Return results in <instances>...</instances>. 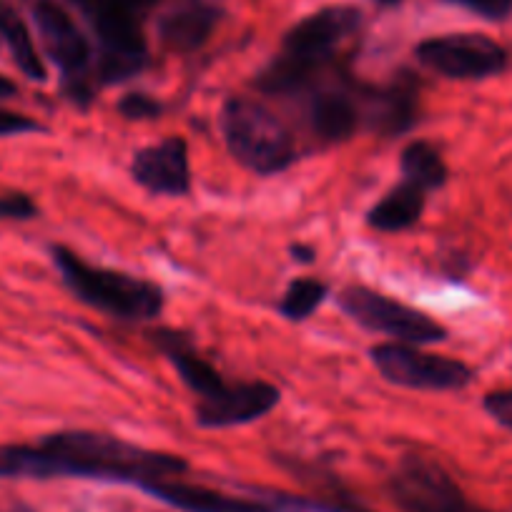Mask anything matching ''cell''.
<instances>
[{
	"mask_svg": "<svg viewBox=\"0 0 512 512\" xmlns=\"http://www.w3.org/2000/svg\"><path fill=\"white\" fill-rule=\"evenodd\" d=\"M186 470L184 457L146 450L101 432L68 430L48 435L38 445H0V477L11 480L78 477L146 487Z\"/></svg>",
	"mask_w": 512,
	"mask_h": 512,
	"instance_id": "obj_1",
	"label": "cell"
},
{
	"mask_svg": "<svg viewBox=\"0 0 512 512\" xmlns=\"http://www.w3.org/2000/svg\"><path fill=\"white\" fill-rule=\"evenodd\" d=\"M362 13L352 6H327L299 21L284 36L282 53L254 78L269 96H299L317 86L324 73L339 71V53L357 36Z\"/></svg>",
	"mask_w": 512,
	"mask_h": 512,
	"instance_id": "obj_2",
	"label": "cell"
},
{
	"mask_svg": "<svg viewBox=\"0 0 512 512\" xmlns=\"http://www.w3.org/2000/svg\"><path fill=\"white\" fill-rule=\"evenodd\" d=\"M51 256L73 297L108 317L151 322L164 309V292L149 279L93 267L66 246H51Z\"/></svg>",
	"mask_w": 512,
	"mask_h": 512,
	"instance_id": "obj_3",
	"label": "cell"
},
{
	"mask_svg": "<svg viewBox=\"0 0 512 512\" xmlns=\"http://www.w3.org/2000/svg\"><path fill=\"white\" fill-rule=\"evenodd\" d=\"M221 131L229 154L256 176H274L297 161L294 136L262 101L231 96L221 111Z\"/></svg>",
	"mask_w": 512,
	"mask_h": 512,
	"instance_id": "obj_4",
	"label": "cell"
},
{
	"mask_svg": "<svg viewBox=\"0 0 512 512\" xmlns=\"http://www.w3.org/2000/svg\"><path fill=\"white\" fill-rule=\"evenodd\" d=\"M78 8L98 38L96 81L121 83L134 78L146 66V38L139 13L126 0H66Z\"/></svg>",
	"mask_w": 512,
	"mask_h": 512,
	"instance_id": "obj_5",
	"label": "cell"
},
{
	"mask_svg": "<svg viewBox=\"0 0 512 512\" xmlns=\"http://www.w3.org/2000/svg\"><path fill=\"white\" fill-rule=\"evenodd\" d=\"M337 302L342 312L357 324H362L364 329L390 334L402 344H415L417 347V344L442 342L447 337V329L432 317H427L425 312L397 302V299L384 297L374 289L359 287V284L344 287Z\"/></svg>",
	"mask_w": 512,
	"mask_h": 512,
	"instance_id": "obj_6",
	"label": "cell"
},
{
	"mask_svg": "<svg viewBox=\"0 0 512 512\" xmlns=\"http://www.w3.org/2000/svg\"><path fill=\"white\" fill-rule=\"evenodd\" d=\"M33 23L38 28L48 58L58 66L63 76V88L68 98L78 106H88L93 98L91 86V46L78 31L73 18L58 6L56 0H36Z\"/></svg>",
	"mask_w": 512,
	"mask_h": 512,
	"instance_id": "obj_7",
	"label": "cell"
},
{
	"mask_svg": "<svg viewBox=\"0 0 512 512\" xmlns=\"http://www.w3.org/2000/svg\"><path fill=\"white\" fill-rule=\"evenodd\" d=\"M369 357L387 382L407 387V390H460L472 379V369L465 362L422 352L415 344H377L369 349Z\"/></svg>",
	"mask_w": 512,
	"mask_h": 512,
	"instance_id": "obj_8",
	"label": "cell"
},
{
	"mask_svg": "<svg viewBox=\"0 0 512 512\" xmlns=\"http://www.w3.org/2000/svg\"><path fill=\"white\" fill-rule=\"evenodd\" d=\"M390 495L402 512H485L472 505L437 462L410 455L390 477Z\"/></svg>",
	"mask_w": 512,
	"mask_h": 512,
	"instance_id": "obj_9",
	"label": "cell"
},
{
	"mask_svg": "<svg viewBox=\"0 0 512 512\" xmlns=\"http://www.w3.org/2000/svg\"><path fill=\"white\" fill-rule=\"evenodd\" d=\"M417 61L455 81H480L505 71L507 53L500 43L480 33H450L427 38L415 48Z\"/></svg>",
	"mask_w": 512,
	"mask_h": 512,
	"instance_id": "obj_10",
	"label": "cell"
},
{
	"mask_svg": "<svg viewBox=\"0 0 512 512\" xmlns=\"http://www.w3.org/2000/svg\"><path fill=\"white\" fill-rule=\"evenodd\" d=\"M307 123L324 144L347 141L362 123V86L337 76V81H319L309 88Z\"/></svg>",
	"mask_w": 512,
	"mask_h": 512,
	"instance_id": "obj_11",
	"label": "cell"
},
{
	"mask_svg": "<svg viewBox=\"0 0 512 512\" xmlns=\"http://www.w3.org/2000/svg\"><path fill=\"white\" fill-rule=\"evenodd\" d=\"M420 116V86L402 73L387 86L362 88V123L377 136L392 139L410 131Z\"/></svg>",
	"mask_w": 512,
	"mask_h": 512,
	"instance_id": "obj_12",
	"label": "cell"
},
{
	"mask_svg": "<svg viewBox=\"0 0 512 512\" xmlns=\"http://www.w3.org/2000/svg\"><path fill=\"white\" fill-rule=\"evenodd\" d=\"M131 176L149 194L186 196L191 189L189 144L181 136H169L161 144L136 151Z\"/></svg>",
	"mask_w": 512,
	"mask_h": 512,
	"instance_id": "obj_13",
	"label": "cell"
},
{
	"mask_svg": "<svg viewBox=\"0 0 512 512\" xmlns=\"http://www.w3.org/2000/svg\"><path fill=\"white\" fill-rule=\"evenodd\" d=\"M279 405V390L269 382H234V390L221 402L196 410V422L206 430H224V427L249 425L262 420L264 415Z\"/></svg>",
	"mask_w": 512,
	"mask_h": 512,
	"instance_id": "obj_14",
	"label": "cell"
},
{
	"mask_svg": "<svg viewBox=\"0 0 512 512\" xmlns=\"http://www.w3.org/2000/svg\"><path fill=\"white\" fill-rule=\"evenodd\" d=\"M221 21V11L206 3H194L171 11L159 23V38L169 51L191 53L204 46Z\"/></svg>",
	"mask_w": 512,
	"mask_h": 512,
	"instance_id": "obj_15",
	"label": "cell"
},
{
	"mask_svg": "<svg viewBox=\"0 0 512 512\" xmlns=\"http://www.w3.org/2000/svg\"><path fill=\"white\" fill-rule=\"evenodd\" d=\"M425 196L427 194L420 186L405 181L369 209L367 224L374 231H382V234H397V231L412 229L422 219Z\"/></svg>",
	"mask_w": 512,
	"mask_h": 512,
	"instance_id": "obj_16",
	"label": "cell"
},
{
	"mask_svg": "<svg viewBox=\"0 0 512 512\" xmlns=\"http://www.w3.org/2000/svg\"><path fill=\"white\" fill-rule=\"evenodd\" d=\"M0 38L6 41L8 48H11V56L13 61H16V66L21 68L31 81H46V66H43L41 56H38L36 43H33L31 33H28V26L8 3H3V0H0Z\"/></svg>",
	"mask_w": 512,
	"mask_h": 512,
	"instance_id": "obj_17",
	"label": "cell"
},
{
	"mask_svg": "<svg viewBox=\"0 0 512 512\" xmlns=\"http://www.w3.org/2000/svg\"><path fill=\"white\" fill-rule=\"evenodd\" d=\"M400 169L405 174V181L420 186L422 191L442 189L447 181V166L442 161L440 151L430 144V141H412L405 151H402Z\"/></svg>",
	"mask_w": 512,
	"mask_h": 512,
	"instance_id": "obj_18",
	"label": "cell"
},
{
	"mask_svg": "<svg viewBox=\"0 0 512 512\" xmlns=\"http://www.w3.org/2000/svg\"><path fill=\"white\" fill-rule=\"evenodd\" d=\"M329 287L319 279H294L284 292L282 302H279V312L289 319V322H304L322 307L327 299Z\"/></svg>",
	"mask_w": 512,
	"mask_h": 512,
	"instance_id": "obj_19",
	"label": "cell"
},
{
	"mask_svg": "<svg viewBox=\"0 0 512 512\" xmlns=\"http://www.w3.org/2000/svg\"><path fill=\"white\" fill-rule=\"evenodd\" d=\"M161 111H164V106L149 93H126L118 101V113L128 121H151V118H159Z\"/></svg>",
	"mask_w": 512,
	"mask_h": 512,
	"instance_id": "obj_20",
	"label": "cell"
},
{
	"mask_svg": "<svg viewBox=\"0 0 512 512\" xmlns=\"http://www.w3.org/2000/svg\"><path fill=\"white\" fill-rule=\"evenodd\" d=\"M38 214V206L26 194L0 196V221H28Z\"/></svg>",
	"mask_w": 512,
	"mask_h": 512,
	"instance_id": "obj_21",
	"label": "cell"
},
{
	"mask_svg": "<svg viewBox=\"0 0 512 512\" xmlns=\"http://www.w3.org/2000/svg\"><path fill=\"white\" fill-rule=\"evenodd\" d=\"M445 3L477 13V16L487 18V21H502L512 11V0H445Z\"/></svg>",
	"mask_w": 512,
	"mask_h": 512,
	"instance_id": "obj_22",
	"label": "cell"
},
{
	"mask_svg": "<svg viewBox=\"0 0 512 512\" xmlns=\"http://www.w3.org/2000/svg\"><path fill=\"white\" fill-rule=\"evenodd\" d=\"M485 410L495 422L512 430V390H497L485 397Z\"/></svg>",
	"mask_w": 512,
	"mask_h": 512,
	"instance_id": "obj_23",
	"label": "cell"
},
{
	"mask_svg": "<svg viewBox=\"0 0 512 512\" xmlns=\"http://www.w3.org/2000/svg\"><path fill=\"white\" fill-rule=\"evenodd\" d=\"M28 131H41V123L28 116H21V113L0 111V136L28 134Z\"/></svg>",
	"mask_w": 512,
	"mask_h": 512,
	"instance_id": "obj_24",
	"label": "cell"
},
{
	"mask_svg": "<svg viewBox=\"0 0 512 512\" xmlns=\"http://www.w3.org/2000/svg\"><path fill=\"white\" fill-rule=\"evenodd\" d=\"M16 96V83L8 81L6 76H0V98H11Z\"/></svg>",
	"mask_w": 512,
	"mask_h": 512,
	"instance_id": "obj_25",
	"label": "cell"
},
{
	"mask_svg": "<svg viewBox=\"0 0 512 512\" xmlns=\"http://www.w3.org/2000/svg\"><path fill=\"white\" fill-rule=\"evenodd\" d=\"M292 254H294V259H299V262H312V256H314V251L312 249H304V246H292Z\"/></svg>",
	"mask_w": 512,
	"mask_h": 512,
	"instance_id": "obj_26",
	"label": "cell"
},
{
	"mask_svg": "<svg viewBox=\"0 0 512 512\" xmlns=\"http://www.w3.org/2000/svg\"><path fill=\"white\" fill-rule=\"evenodd\" d=\"M126 3L134 8L136 13H141V11H146V8L154 6V3H159V0H126Z\"/></svg>",
	"mask_w": 512,
	"mask_h": 512,
	"instance_id": "obj_27",
	"label": "cell"
},
{
	"mask_svg": "<svg viewBox=\"0 0 512 512\" xmlns=\"http://www.w3.org/2000/svg\"><path fill=\"white\" fill-rule=\"evenodd\" d=\"M379 6H397V3H400V0H377Z\"/></svg>",
	"mask_w": 512,
	"mask_h": 512,
	"instance_id": "obj_28",
	"label": "cell"
},
{
	"mask_svg": "<svg viewBox=\"0 0 512 512\" xmlns=\"http://www.w3.org/2000/svg\"><path fill=\"white\" fill-rule=\"evenodd\" d=\"M8 512H31V510H21V507H18V510H8Z\"/></svg>",
	"mask_w": 512,
	"mask_h": 512,
	"instance_id": "obj_29",
	"label": "cell"
}]
</instances>
